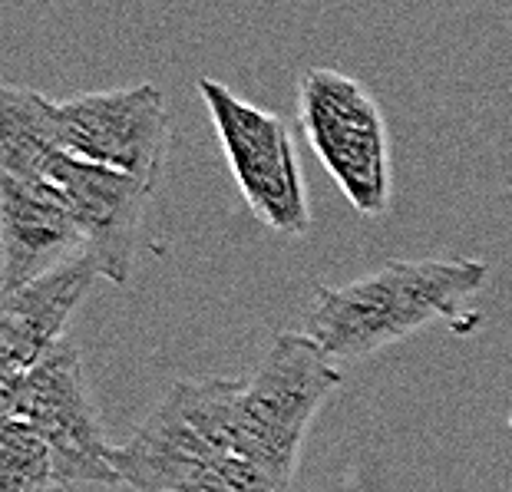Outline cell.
Instances as JSON below:
<instances>
[{
    "mask_svg": "<svg viewBox=\"0 0 512 492\" xmlns=\"http://www.w3.org/2000/svg\"><path fill=\"white\" fill-rule=\"evenodd\" d=\"M298 116L308 146L361 215H384L394 195L390 139L377 100L341 70H304Z\"/></svg>",
    "mask_w": 512,
    "mask_h": 492,
    "instance_id": "cell-3",
    "label": "cell"
},
{
    "mask_svg": "<svg viewBox=\"0 0 512 492\" xmlns=\"http://www.w3.org/2000/svg\"><path fill=\"white\" fill-rule=\"evenodd\" d=\"M0 417L24 420L53 453L57 486H119L110 446L83 374L80 344L67 337L17 387L0 393Z\"/></svg>",
    "mask_w": 512,
    "mask_h": 492,
    "instance_id": "cell-4",
    "label": "cell"
},
{
    "mask_svg": "<svg viewBox=\"0 0 512 492\" xmlns=\"http://www.w3.org/2000/svg\"><path fill=\"white\" fill-rule=\"evenodd\" d=\"M57 486L53 453L24 420L0 417V492H50Z\"/></svg>",
    "mask_w": 512,
    "mask_h": 492,
    "instance_id": "cell-11",
    "label": "cell"
},
{
    "mask_svg": "<svg viewBox=\"0 0 512 492\" xmlns=\"http://www.w3.org/2000/svg\"><path fill=\"white\" fill-rule=\"evenodd\" d=\"M199 96L209 106L232 179L258 222L278 235H308L311 209L285 119L242 100L212 76L199 80Z\"/></svg>",
    "mask_w": 512,
    "mask_h": 492,
    "instance_id": "cell-5",
    "label": "cell"
},
{
    "mask_svg": "<svg viewBox=\"0 0 512 492\" xmlns=\"http://www.w3.org/2000/svg\"><path fill=\"white\" fill-rule=\"evenodd\" d=\"M60 152L50 96L17 83L0 86V172L47 179Z\"/></svg>",
    "mask_w": 512,
    "mask_h": 492,
    "instance_id": "cell-10",
    "label": "cell"
},
{
    "mask_svg": "<svg viewBox=\"0 0 512 492\" xmlns=\"http://www.w3.org/2000/svg\"><path fill=\"white\" fill-rule=\"evenodd\" d=\"M60 149L76 159L110 166L156 189L169 152V106L159 86L80 93L53 100Z\"/></svg>",
    "mask_w": 512,
    "mask_h": 492,
    "instance_id": "cell-6",
    "label": "cell"
},
{
    "mask_svg": "<svg viewBox=\"0 0 512 492\" xmlns=\"http://www.w3.org/2000/svg\"><path fill=\"white\" fill-rule=\"evenodd\" d=\"M47 179L67 195L83 232L86 255H93L100 275L113 284H126L133 275L146 205L156 189L129 172L96 166L70 152H60L53 159Z\"/></svg>",
    "mask_w": 512,
    "mask_h": 492,
    "instance_id": "cell-7",
    "label": "cell"
},
{
    "mask_svg": "<svg viewBox=\"0 0 512 492\" xmlns=\"http://www.w3.org/2000/svg\"><path fill=\"white\" fill-rule=\"evenodd\" d=\"M341 370L304 331L271 341L252 377L179 380L116 469L139 492H291L304 440Z\"/></svg>",
    "mask_w": 512,
    "mask_h": 492,
    "instance_id": "cell-1",
    "label": "cell"
},
{
    "mask_svg": "<svg viewBox=\"0 0 512 492\" xmlns=\"http://www.w3.org/2000/svg\"><path fill=\"white\" fill-rule=\"evenodd\" d=\"M100 265L80 251L24 288L4 294L0 308V393L17 387L53 347L67 341V327L86 294L100 281Z\"/></svg>",
    "mask_w": 512,
    "mask_h": 492,
    "instance_id": "cell-8",
    "label": "cell"
},
{
    "mask_svg": "<svg viewBox=\"0 0 512 492\" xmlns=\"http://www.w3.org/2000/svg\"><path fill=\"white\" fill-rule=\"evenodd\" d=\"M86 251L76 215L50 179L0 172V268L4 294Z\"/></svg>",
    "mask_w": 512,
    "mask_h": 492,
    "instance_id": "cell-9",
    "label": "cell"
},
{
    "mask_svg": "<svg viewBox=\"0 0 512 492\" xmlns=\"http://www.w3.org/2000/svg\"><path fill=\"white\" fill-rule=\"evenodd\" d=\"M479 258L390 261L341 288H318L301 331L334 364H351L380 347L407 341L420 327L450 321L486 284Z\"/></svg>",
    "mask_w": 512,
    "mask_h": 492,
    "instance_id": "cell-2",
    "label": "cell"
}]
</instances>
